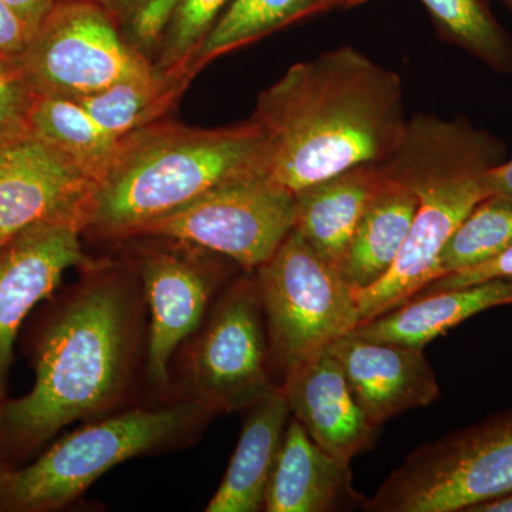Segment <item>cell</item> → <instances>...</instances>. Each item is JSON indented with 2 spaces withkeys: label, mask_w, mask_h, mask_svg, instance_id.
<instances>
[{
  "label": "cell",
  "mask_w": 512,
  "mask_h": 512,
  "mask_svg": "<svg viewBox=\"0 0 512 512\" xmlns=\"http://www.w3.org/2000/svg\"><path fill=\"white\" fill-rule=\"evenodd\" d=\"M251 120L265 136L266 173L293 194L389 160L409 121L402 77L352 46L293 64L259 94Z\"/></svg>",
  "instance_id": "obj_1"
},
{
  "label": "cell",
  "mask_w": 512,
  "mask_h": 512,
  "mask_svg": "<svg viewBox=\"0 0 512 512\" xmlns=\"http://www.w3.org/2000/svg\"><path fill=\"white\" fill-rule=\"evenodd\" d=\"M111 265L57 309L36 349L35 386L0 406V441L33 450L74 421L109 412L126 393L136 359L140 278Z\"/></svg>",
  "instance_id": "obj_2"
},
{
  "label": "cell",
  "mask_w": 512,
  "mask_h": 512,
  "mask_svg": "<svg viewBox=\"0 0 512 512\" xmlns=\"http://www.w3.org/2000/svg\"><path fill=\"white\" fill-rule=\"evenodd\" d=\"M505 154L503 140L466 117L416 114L407 121L402 143L382 167L416 192L419 207L389 274L356 293L360 323L403 305L436 279L441 249L474 205L490 195L487 173L504 163Z\"/></svg>",
  "instance_id": "obj_3"
},
{
  "label": "cell",
  "mask_w": 512,
  "mask_h": 512,
  "mask_svg": "<svg viewBox=\"0 0 512 512\" xmlns=\"http://www.w3.org/2000/svg\"><path fill=\"white\" fill-rule=\"evenodd\" d=\"M266 160L264 133L252 120L212 130L154 121L121 138L93 192L84 232L127 239L212 188L266 173Z\"/></svg>",
  "instance_id": "obj_4"
},
{
  "label": "cell",
  "mask_w": 512,
  "mask_h": 512,
  "mask_svg": "<svg viewBox=\"0 0 512 512\" xmlns=\"http://www.w3.org/2000/svg\"><path fill=\"white\" fill-rule=\"evenodd\" d=\"M211 416L185 400L163 409H133L73 431L35 463L9 471L0 510H57L77 500L111 468L170 446Z\"/></svg>",
  "instance_id": "obj_5"
},
{
  "label": "cell",
  "mask_w": 512,
  "mask_h": 512,
  "mask_svg": "<svg viewBox=\"0 0 512 512\" xmlns=\"http://www.w3.org/2000/svg\"><path fill=\"white\" fill-rule=\"evenodd\" d=\"M512 493V407L414 450L367 512H470Z\"/></svg>",
  "instance_id": "obj_6"
},
{
  "label": "cell",
  "mask_w": 512,
  "mask_h": 512,
  "mask_svg": "<svg viewBox=\"0 0 512 512\" xmlns=\"http://www.w3.org/2000/svg\"><path fill=\"white\" fill-rule=\"evenodd\" d=\"M256 284L269 345L285 373L360 325L355 292L295 229L256 269Z\"/></svg>",
  "instance_id": "obj_7"
},
{
  "label": "cell",
  "mask_w": 512,
  "mask_h": 512,
  "mask_svg": "<svg viewBox=\"0 0 512 512\" xmlns=\"http://www.w3.org/2000/svg\"><path fill=\"white\" fill-rule=\"evenodd\" d=\"M295 222V194L254 173L212 188L170 214L147 222L131 238L173 239L254 271L275 254Z\"/></svg>",
  "instance_id": "obj_8"
},
{
  "label": "cell",
  "mask_w": 512,
  "mask_h": 512,
  "mask_svg": "<svg viewBox=\"0 0 512 512\" xmlns=\"http://www.w3.org/2000/svg\"><path fill=\"white\" fill-rule=\"evenodd\" d=\"M119 26L94 0H59L19 59L35 92L80 99L150 69Z\"/></svg>",
  "instance_id": "obj_9"
},
{
  "label": "cell",
  "mask_w": 512,
  "mask_h": 512,
  "mask_svg": "<svg viewBox=\"0 0 512 512\" xmlns=\"http://www.w3.org/2000/svg\"><path fill=\"white\" fill-rule=\"evenodd\" d=\"M256 279L235 282L215 306L187 360L192 402L211 416L248 410L275 389Z\"/></svg>",
  "instance_id": "obj_10"
},
{
  "label": "cell",
  "mask_w": 512,
  "mask_h": 512,
  "mask_svg": "<svg viewBox=\"0 0 512 512\" xmlns=\"http://www.w3.org/2000/svg\"><path fill=\"white\" fill-rule=\"evenodd\" d=\"M174 248H146L138 258V278L150 308L147 376L165 387L175 350L200 328L224 269L207 249L177 241Z\"/></svg>",
  "instance_id": "obj_11"
},
{
  "label": "cell",
  "mask_w": 512,
  "mask_h": 512,
  "mask_svg": "<svg viewBox=\"0 0 512 512\" xmlns=\"http://www.w3.org/2000/svg\"><path fill=\"white\" fill-rule=\"evenodd\" d=\"M97 183L55 144L30 131L0 147V247L47 221L86 228Z\"/></svg>",
  "instance_id": "obj_12"
},
{
  "label": "cell",
  "mask_w": 512,
  "mask_h": 512,
  "mask_svg": "<svg viewBox=\"0 0 512 512\" xmlns=\"http://www.w3.org/2000/svg\"><path fill=\"white\" fill-rule=\"evenodd\" d=\"M72 221H47L23 229L0 247V406L5 403L13 345L23 320L49 298L67 269L90 268Z\"/></svg>",
  "instance_id": "obj_13"
},
{
  "label": "cell",
  "mask_w": 512,
  "mask_h": 512,
  "mask_svg": "<svg viewBox=\"0 0 512 512\" xmlns=\"http://www.w3.org/2000/svg\"><path fill=\"white\" fill-rule=\"evenodd\" d=\"M328 350L342 367L357 403L379 426L439 399V384L423 349L370 342L352 332Z\"/></svg>",
  "instance_id": "obj_14"
},
{
  "label": "cell",
  "mask_w": 512,
  "mask_h": 512,
  "mask_svg": "<svg viewBox=\"0 0 512 512\" xmlns=\"http://www.w3.org/2000/svg\"><path fill=\"white\" fill-rule=\"evenodd\" d=\"M289 412L323 450L350 464L375 444L379 424L357 403L328 349L285 373Z\"/></svg>",
  "instance_id": "obj_15"
},
{
  "label": "cell",
  "mask_w": 512,
  "mask_h": 512,
  "mask_svg": "<svg viewBox=\"0 0 512 512\" xmlns=\"http://www.w3.org/2000/svg\"><path fill=\"white\" fill-rule=\"evenodd\" d=\"M349 463L333 457L293 420L266 488V512H329L365 504Z\"/></svg>",
  "instance_id": "obj_16"
},
{
  "label": "cell",
  "mask_w": 512,
  "mask_h": 512,
  "mask_svg": "<svg viewBox=\"0 0 512 512\" xmlns=\"http://www.w3.org/2000/svg\"><path fill=\"white\" fill-rule=\"evenodd\" d=\"M504 305H512V279H491L467 288L417 296L360 323L353 333L370 342L423 349L464 320Z\"/></svg>",
  "instance_id": "obj_17"
},
{
  "label": "cell",
  "mask_w": 512,
  "mask_h": 512,
  "mask_svg": "<svg viewBox=\"0 0 512 512\" xmlns=\"http://www.w3.org/2000/svg\"><path fill=\"white\" fill-rule=\"evenodd\" d=\"M382 163L360 164L295 194L293 229L338 269L367 202L383 183Z\"/></svg>",
  "instance_id": "obj_18"
},
{
  "label": "cell",
  "mask_w": 512,
  "mask_h": 512,
  "mask_svg": "<svg viewBox=\"0 0 512 512\" xmlns=\"http://www.w3.org/2000/svg\"><path fill=\"white\" fill-rule=\"evenodd\" d=\"M417 207L416 192L384 174L383 183L357 222L338 268L355 295L389 274L409 237Z\"/></svg>",
  "instance_id": "obj_19"
},
{
  "label": "cell",
  "mask_w": 512,
  "mask_h": 512,
  "mask_svg": "<svg viewBox=\"0 0 512 512\" xmlns=\"http://www.w3.org/2000/svg\"><path fill=\"white\" fill-rule=\"evenodd\" d=\"M238 446L207 512L264 510L266 488L284 441L289 404L282 387L249 407Z\"/></svg>",
  "instance_id": "obj_20"
},
{
  "label": "cell",
  "mask_w": 512,
  "mask_h": 512,
  "mask_svg": "<svg viewBox=\"0 0 512 512\" xmlns=\"http://www.w3.org/2000/svg\"><path fill=\"white\" fill-rule=\"evenodd\" d=\"M29 124L33 134L55 144L97 184L109 171L123 138L97 123L79 101L66 97L37 96Z\"/></svg>",
  "instance_id": "obj_21"
},
{
  "label": "cell",
  "mask_w": 512,
  "mask_h": 512,
  "mask_svg": "<svg viewBox=\"0 0 512 512\" xmlns=\"http://www.w3.org/2000/svg\"><path fill=\"white\" fill-rule=\"evenodd\" d=\"M192 74L163 72L156 66L111 84L90 96L73 99L110 133L124 137L154 123L170 109Z\"/></svg>",
  "instance_id": "obj_22"
},
{
  "label": "cell",
  "mask_w": 512,
  "mask_h": 512,
  "mask_svg": "<svg viewBox=\"0 0 512 512\" xmlns=\"http://www.w3.org/2000/svg\"><path fill=\"white\" fill-rule=\"evenodd\" d=\"M338 8L336 0H231L192 59L197 72L214 57L269 35L276 29Z\"/></svg>",
  "instance_id": "obj_23"
},
{
  "label": "cell",
  "mask_w": 512,
  "mask_h": 512,
  "mask_svg": "<svg viewBox=\"0 0 512 512\" xmlns=\"http://www.w3.org/2000/svg\"><path fill=\"white\" fill-rule=\"evenodd\" d=\"M444 40L500 74L512 73V36L495 18L491 0H420Z\"/></svg>",
  "instance_id": "obj_24"
},
{
  "label": "cell",
  "mask_w": 512,
  "mask_h": 512,
  "mask_svg": "<svg viewBox=\"0 0 512 512\" xmlns=\"http://www.w3.org/2000/svg\"><path fill=\"white\" fill-rule=\"evenodd\" d=\"M511 245L512 198L487 195L468 212L441 249L436 279L491 261Z\"/></svg>",
  "instance_id": "obj_25"
},
{
  "label": "cell",
  "mask_w": 512,
  "mask_h": 512,
  "mask_svg": "<svg viewBox=\"0 0 512 512\" xmlns=\"http://www.w3.org/2000/svg\"><path fill=\"white\" fill-rule=\"evenodd\" d=\"M229 2L231 0H181L154 66L163 72L194 74L192 59Z\"/></svg>",
  "instance_id": "obj_26"
},
{
  "label": "cell",
  "mask_w": 512,
  "mask_h": 512,
  "mask_svg": "<svg viewBox=\"0 0 512 512\" xmlns=\"http://www.w3.org/2000/svg\"><path fill=\"white\" fill-rule=\"evenodd\" d=\"M37 96L20 60L0 56V147L30 133Z\"/></svg>",
  "instance_id": "obj_27"
},
{
  "label": "cell",
  "mask_w": 512,
  "mask_h": 512,
  "mask_svg": "<svg viewBox=\"0 0 512 512\" xmlns=\"http://www.w3.org/2000/svg\"><path fill=\"white\" fill-rule=\"evenodd\" d=\"M180 2L181 0H141L120 23L126 28V35L123 36L128 45L150 60V56L160 49Z\"/></svg>",
  "instance_id": "obj_28"
},
{
  "label": "cell",
  "mask_w": 512,
  "mask_h": 512,
  "mask_svg": "<svg viewBox=\"0 0 512 512\" xmlns=\"http://www.w3.org/2000/svg\"><path fill=\"white\" fill-rule=\"evenodd\" d=\"M491 279H512V245L491 261L441 276L436 281L424 286L413 298L430 295L434 292L450 291V289L467 288V286L481 284V282L491 281Z\"/></svg>",
  "instance_id": "obj_29"
},
{
  "label": "cell",
  "mask_w": 512,
  "mask_h": 512,
  "mask_svg": "<svg viewBox=\"0 0 512 512\" xmlns=\"http://www.w3.org/2000/svg\"><path fill=\"white\" fill-rule=\"evenodd\" d=\"M29 42V30L16 13L0 0V56L20 59Z\"/></svg>",
  "instance_id": "obj_30"
},
{
  "label": "cell",
  "mask_w": 512,
  "mask_h": 512,
  "mask_svg": "<svg viewBox=\"0 0 512 512\" xmlns=\"http://www.w3.org/2000/svg\"><path fill=\"white\" fill-rule=\"evenodd\" d=\"M29 30L30 39L59 0H3Z\"/></svg>",
  "instance_id": "obj_31"
},
{
  "label": "cell",
  "mask_w": 512,
  "mask_h": 512,
  "mask_svg": "<svg viewBox=\"0 0 512 512\" xmlns=\"http://www.w3.org/2000/svg\"><path fill=\"white\" fill-rule=\"evenodd\" d=\"M487 187L491 194L512 198V158L487 173Z\"/></svg>",
  "instance_id": "obj_32"
},
{
  "label": "cell",
  "mask_w": 512,
  "mask_h": 512,
  "mask_svg": "<svg viewBox=\"0 0 512 512\" xmlns=\"http://www.w3.org/2000/svg\"><path fill=\"white\" fill-rule=\"evenodd\" d=\"M94 2L99 3L101 8L106 9L120 25L141 0H94Z\"/></svg>",
  "instance_id": "obj_33"
},
{
  "label": "cell",
  "mask_w": 512,
  "mask_h": 512,
  "mask_svg": "<svg viewBox=\"0 0 512 512\" xmlns=\"http://www.w3.org/2000/svg\"><path fill=\"white\" fill-rule=\"evenodd\" d=\"M470 512H512V493L497 498V500L478 505V507L473 508Z\"/></svg>",
  "instance_id": "obj_34"
},
{
  "label": "cell",
  "mask_w": 512,
  "mask_h": 512,
  "mask_svg": "<svg viewBox=\"0 0 512 512\" xmlns=\"http://www.w3.org/2000/svg\"><path fill=\"white\" fill-rule=\"evenodd\" d=\"M9 471L3 466L0 460V501H2L3 490H5L6 478H8Z\"/></svg>",
  "instance_id": "obj_35"
},
{
  "label": "cell",
  "mask_w": 512,
  "mask_h": 512,
  "mask_svg": "<svg viewBox=\"0 0 512 512\" xmlns=\"http://www.w3.org/2000/svg\"><path fill=\"white\" fill-rule=\"evenodd\" d=\"M369 2V0H336V3H338V6H356L360 5V3H366Z\"/></svg>",
  "instance_id": "obj_36"
},
{
  "label": "cell",
  "mask_w": 512,
  "mask_h": 512,
  "mask_svg": "<svg viewBox=\"0 0 512 512\" xmlns=\"http://www.w3.org/2000/svg\"><path fill=\"white\" fill-rule=\"evenodd\" d=\"M501 3L505 6V9L510 12L511 18H512V0H500Z\"/></svg>",
  "instance_id": "obj_37"
}]
</instances>
